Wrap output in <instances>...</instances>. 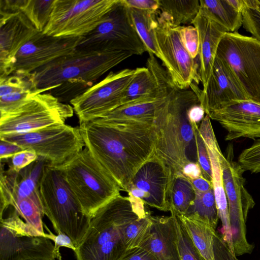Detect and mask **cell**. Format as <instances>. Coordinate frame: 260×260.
Returning <instances> with one entry per match:
<instances>
[{"label":"cell","instance_id":"10","mask_svg":"<svg viewBox=\"0 0 260 260\" xmlns=\"http://www.w3.org/2000/svg\"><path fill=\"white\" fill-rule=\"evenodd\" d=\"M216 57L229 66L248 98L260 103V42L238 32H226Z\"/></svg>","mask_w":260,"mask_h":260},{"label":"cell","instance_id":"23","mask_svg":"<svg viewBox=\"0 0 260 260\" xmlns=\"http://www.w3.org/2000/svg\"><path fill=\"white\" fill-rule=\"evenodd\" d=\"M192 24L197 29L199 37V74L204 88L210 76L217 49L226 28L209 12L201 8Z\"/></svg>","mask_w":260,"mask_h":260},{"label":"cell","instance_id":"16","mask_svg":"<svg viewBox=\"0 0 260 260\" xmlns=\"http://www.w3.org/2000/svg\"><path fill=\"white\" fill-rule=\"evenodd\" d=\"M80 38L54 37L37 31L16 53L11 74L27 76L54 60L73 52Z\"/></svg>","mask_w":260,"mask_h":260},{"label":"cell","instance_id":"22","mask_svg":"<svg viewBox=\"0 0 260 260\" xmlns=\"http://www.w3.org/2000/svg\"><path fill=\"white\" fill-rule=\"evenodd\" d=\"M210 118L205 116L199 131L207 146L212 168V183L217 205L218 217L222 223V237L230 251L235 255L230 222L228 204L223 186L222 172L219 154L221 151L215 137Z\"/></svg>","mask_w":260,"mask_h":260},{"label":"cell","instance_id":"44","mask_svg":"<svg viewBox=\"0 0 260 260\" xmlns=\"http://www.w3.org/2000/svg\"><path fill=\"white\" fill-rule=\"evenodd\" d=\"M119 260H157L146 249L138 247L127 249Z\"/></svg>","mask_w":260,"mask_h":260},{"label":"cell","instance_id":"8","mask_svg":"<svg viewBox=\"0 0 260 260\" xmlns=\"http://www.w3.org/2000/svg\"><path fill=\"white\" fill-rule=\"evenodd\" d=\"M24 149L34 150L39 158L51 165L60 166L83 149L79 127L56 124L24 134L0 137Z\"/></svg>","mask_w":260,"mask_h":260},{"label":"cell","instance_id":"30","mask_svg":"<svg viewBox=\"0 0 260 260\" xmlns=\"http://www.w3.org/2000/svg\"><path fill=\"white\" fill-rule=\"evenodd\" d=\"M195 197L196 190L190 180L182 174H173L169 195V211L185 214Z\"/></svg>","mask_w":260,"mask_h":260},{"label":"cell","instance_id":"42","mask_svg":"<svg viewBox=\"0 0 260 260\" xmlns=\"http://www.w3.org/2000/svg\"><path fill=\"white\" fill-rule=\"evenodd\" d=\"M213 248L215 260H239L230 251L222 236L217 232L214 237Z\"/></svg>","mask_w":260,"mask_h":260},{"label":"cell","instance_id":"9","mask_svg":"<svg viewBox=\"0 0 260 260\" xmlns=\"http://www.w3.org/2000/svg\"><path fill=\"white\" fill-rule=\"evenodd\" d=\"M225 157L221 151L219 161L222 172L223 186L228 201L230 222L235 253L236 256L250 254L254 246L248 243L245 222L249 210L255 203L245 187L244 170L238 162L233 160V148L228 149Z\"/></svg>","mask_w":260,"mask_h":260},{"label":"cell","instance_id":"1","mask_svg":"<svg viewBox=\"0 0 260 260\" xmlns=\"http://www.w3.org/2000/svg\"><path fill=\"white\" fill-rule=\"evenodd\" d=\"M79 127L85 148L127 192L137 171L155 153L154 126L93 121Z\"/></svg>","mask_w":260,"mask_h":260},{"label":"cell","instance_id":"34","mask_svg":"<svg viewBox=\"0 0 260 260\" xmlns=\"http://www.w3.org/2000/svg\"><path fill=\"white\" fill-rule=\"evenodd\" d=\"M12 206L25 222L34 227L44 236L42 218L44 215L43 210L31 199L24 198L16 201Z\"/></svg>","mask_w":260,"mask_h":260},{"label":"cell","instance_id":"18","mask_svg":"<svg viewBox=\"0 0 260 260\" xmlns=\"http://www.w3.org/2000/svg\"><path fill=\"white\" fill-rule=\"evenodd\" d=\"M48 162L38 159L19 171L8 167L5 169L1 162L0 217L5 211L16 201L32 199L43 210L40 193V183L45 166Z\"/></svg>","mask_w":260,"mask_h":260},{"label":"cell","instance_id":"26","mask_svg":"<svg viewBox=\"0 0 260 260\" xmlns=\"http://www.w3.org/2000/svg\"><path fill=\"white\" fill-rule=\"evenodd\" d=\"M201 8L212 14L228 32H238L242 25L243 0H200Z\"/></svg>","mask_w":260,"mask_h":260},{"label":"cell","instance_id":"4","mask_svg":"<svg viewBox=\"0 0 260 260\" xmlns=\"http://www.w3.org/2000/svg\"><path fill=\"white\" fill-rule=\"evenodd\" d=\"M133 54L124 51L101 52L76 49L28 75L37 90L62 92L92 86L101 76Z\"/></svg>","mask_w":260,"mask_h":260},{"label":"cell","instance_id":"32","mask_svg":"<svg viewBox=\"0 0 260 260\" xmlns=\"http://www.w3.org/2000/svg\"><path fill=\"white\" fill-rule=\"evenodd\" d=\"M54 1L18 0V10L38 31L43 32L50 20Z\"/></svg>","mask_w":260,"mask_h":260},{"label":"cell","instance_id":"50","mask_svg":"<svg viewBox=\"0 0 260 260\" xmlns=\"http://www.w3.org/2000/svg\"><path fill=\"white\" fill-rule=\"evenodd\" d=\"M54 260H55V259H54Z\"/></svg>","mask_w":260,"mask_h":260},{"label":"cell","instance_id":"48","mask_svg":"<svg viewBox=\"0 0 260 260\" xmlns=\"http://www.w3.org/2000/svg\"><path fill=\"white\" fill-rule=\"evenodd\" d=\"M182 174L190 180L203 176L201 167L198 162H188L182 170Z\"/></svg>","mask_w":260,"mask_h":260},{"label":"cell","instance_id":"27","mask_svg":"<svg viewBox=\"0 0 260 260\" xmlns=\"http://www.w3.org/2000/svg\"><path fill=\"white\" fill-rule=\"evenodd\" d=\"M176 213L194 245L202 256L205 260H215L213 245L214 237L216 233V228L202 220Z\"/></svg>","mask_w":260,"mask_h":260},{"label":"cell","instance_id":"46","mask_svg":"<svg viewBox=\"0 0 260 260\" xmlns=\"http://www.w3.org/2000/svg\"><path fill=\"white\" fill-rule=\"evenodd\" d=\"M24 150L19 145L4 140L0 139V159H6L16 153Z\"/></svg>","mask_w":260,"mask_h":260},{"label":"cell","instance_id":"35","mask_svg":"<svg viewBox=\"0 0 260 260\" xmlns=\"http://www.w3.org/2000/svg\"><path fill=\"white\" fill-rule=\"evenodd\" d=\"M44 93L34 88L17 90L0 96L1 117L11 114L24 106L34 96Z\"/></svg>","mask_w":260,"mask_h":260},{"label":"cell","instance_id":"14","mask_svg":"<svg viewBox=\"0 0 260 260\" xmlns=\"http://www.w3.org/2000/svg\"><path fill=\"white\" fill-rule=\"evenodd\" d=\"M74 111L51 93L38 94L16 112L0 117V137L65 123Z\"/></svg>","mask_w":260,"mask_h":260},{"label":"cell","instance_id":"33","mask_svg":"<svg viewBox=\"0 0 260 260\" xmlns=\"http://www.w3.org/2000/svg\"><path fill=\"white\" fill-rule=\"evenodd\" d=\"M150 213L130 222L123 232V241L126 249L140 246L150 235L152 221Z\"/></svg>","mask_w":260,"mask_h":260},{"label":"cell","instance_id":"6","mask_svg":"<svg viewBox=\"0 0 260 260\" xmlns=\"http://www.w3.org/2000/svg\"><path fill=\"white\" fill-rule=\"evenodd\" d=\"M58 167L83 210L90 217L120 193L118 184L86 148Z\"/></svg>","mask_w":260,"mask_h":260},{"label":"cell","instance_id":"12","mask_svg":"<svg viewBox=\"0 0 260 260\" xmlns=\"http://www.w3.org/2000/svg\"><path fill=\"white\" fill-rule=\"evenodd\" d=\"M51 240L28 224L14 210L0 218V260H54Z\"/></svg>","mask_w":260,"mask_h":260},{"label":"cell","instance_id":"40","mask_svg":"<svg viewBox=\"0 0 260 260\" xmlns=\"http://www.w3.org/2000/svg\"><path fill=\"white\" fill-rule=\"evenodd\" d=\"M180 34L182 43L190 56L198 58L199 53V37L197 28L193 25L180 26Z\"/></svg>","mask_w":260,"mask_h":260},{"label":"cell","instance_id":"2","mask_svg":"<svg viewBox=\"0 0 260 260\" xmlns=\"http://www.w3.org/2000/svg\"><path fill=\"white\" fill-rule=\"evenodd\" d=\"M199 103L192 90L181 89L175 85L156 111L154 154L173 174H182L183 166L188 162H198L195 129L199 125L192 124L187 111Z\"/></svg>","mask_w":260,"mask_h":260},{"label":"cell","instance_id":"24","mask_svg":"<svg viewBox=\"0 0 260 260\" xmlns=\"http://www.w3.org/2000/svg\"><path fill=\"white\" fill-rule=\"evenodd\" d=\"M150 235L140 246L152 253L157 260H182L173 216H150Z\"/></svg>","mask_w":260,"mask_h":260},{"label":"cell","instance_id":"25","mask_svg":"<svg viewBox=\"0 0 260 260\" xmlns=\"http://www.w3.org/2000/svg\"><path fill=\"white\" fill-rule=\"evenodd\" d=\"M168 93L154 100L121 105L94 121L110 124H139L153 126L156 111Z\"/></svg>","mask_w":260,"mask_h":260},{"label":"cell","instance_id":"20","mask_svg":"<svg viewBox=\"0 0 260 260\" xmlns=\"http://www.w3.org/2000/svg\"><path fill=\"white\" fill-rule=\"evenodd\" d=\"M227 132L225 141L260 138V103L247 99L235 101L208 115Z\"/></svg>","mask_w":260,"mask_h":260},{"label":"cell","instance_id":"15","mask_svg":"<svg viewBox=\"0 0 260 260\" xmlns=\"http://www.w3.org/2000/svg\"><path fill=\"white\" fill-rule=\"evenodd\" d=\"M135 69L111 72L104 79L71 100L80 124L102 118L121 106L123 92Z\"/></svg>","mask_w":260,"mask_h":260},{"label":"cell","instance_id":"5","mask_svg":"<svg viewBox=\"0 0 260 260\" xmlns=\"http://www.w3.org/2000/svg\"><path fill=\"white\" fill-rule=\"evenodd\" d=\"M40 193L44 215L57 234L68 235L77 248L88 229L91 217L83 210L58 166L49 163L45 166Z\"/></svg>","mask_w":260,"mask_h":260},{"label":"cell","instance_id":"19","mask_svg":"<svg viewBox=\"0 0 260 260\" xmlns=\"http://www.w3.org/2000/svg\"><path fill=\"white\" fill-rule=\"evenodd\" d=\"M198 85L192 83L190 88L198 96L206 115L235 101L249 99L229 66L217 57L206 87L201 89Z\"/></svg>","mask_w":260,"mask_h":260},{"label":"cell","instance_id":"36","mask_svg":"<svg viewBox=\"0 0 260 260\" xmlns=\"http://www.w3.org/2000/svg\"><path fill=\"white\" fill-rule=\"evenodd\" d=\"M174 218L178 248L182 260H205L194 245L179 216L170 211Z\"/></svg>","mask_w":260,"mask_h":260},{"label":"cell","instance_id":"29","mask_svg":"<svg viewBox=\"0 0 260 260\" xmlns=\"http://www.w3.org/2000/svg\"><path fill=\"white\" fill-rule=\"evenodd\" d=\"M135 29L145 45L148 54H152L161 62L163 57L158 48L153 31L156 12L129 7Z\"/></svg>","mask_w":260,"mask_h":260},{"label":"cell","instance_id":"41","mask_svg":"<svg viewBox=\"0 0 260 260\" xmlns=\"http://www.w3.org/2000/svg\"><path fill=\"white\" fill-rule=\"evenodd\" d=\"M38 158L39 157L34 150L24 149L16 153L9 158L1 160V161L7 162L8 167L16 171H19Z\"/></svg>","mask_w":260,"mask_h":260},{"label":"cell","instance_id":"49","mask_svg":"<svg viewBox=\"0 0 260 260\" xmlns=\"http://www.w3.org/2000/svg\"><path fill=\"white\" fill-rule=\"evenodd\" d=\"M190 181L196 191L206 192L213 189L212 182L209 181L203 176L190 180Z\"/></svg>","mask_w":260,"mask_h":260},{"label":"cell","instance_id":"28","mask_svg":"<svg viewBox=\"0 0 260 260\" xmlns=\"http://www.w3.org/2000/svg\"><path fill=\"white\" fill-rule=\"evenodd\" d=\"M200 9L198 0H159L158 11L176 27L192 24Z\"/></svg>","mask_w":260,"mask_h":260},{"label":"cell","instance_id":"31","mask_svg":"<svg viewBox=\"0 0 260 260\" xmlns=\"http://www.w3.org/2000/svg\"><path fill=\"white\" fill-rule=\"evenodd\" d=\"M184 215L202 220L216 228L219 217L213 189L206 192L196 190L195 199Z\"/></svg>","mask_w":260,"mask_h":260},{"label":"cell","instance_id":"45","mask_svg":"<svg viewBox=\"0 0 260 260\" xmlns=\"http://www.w3.org/2000/svg\"><path fill=\"white\" fill-rule=\"evenodd\" d=\"M130 8L156 12L159 9V0H124Z\"/></svg>","mask_w":260,"mask_h":260},{"label":"cell","instance_id":"17","mask_svg":"<svg viewBox=\"0 0 260 260\" xmlns=\"http://www.w3.org/2000/svg\"><path fill=\"white\" fill-rule=\"evenodd\" d=\"M173 174L154 154L137 171L127 192L146 205L169 211V195Z\"/></svg>","mask_w":260,"mask_h":260},{"label":"cell","instance_id":"47","mask_svg":"<svg viewBox=\"0 0 260 260\" xmlns=\"http://www.w3.org/2000/svg\"><path fill=\"white\" fill-rule=\"evenodd\" d=\"M205 112L200 104L191 106L187 111L189 121L193 126L199 125L205 117Z\"/></svg>","mask_w":260,"mask_h":260},{"label":"cell","instance_id":"43","mask_svg":"<svg viewBox=\"0 0 260 260\" xmlns=\"http://www.w3.org/2000/svg\"><path fill=\"white\" fill-rule=\"evenodd\" d=\"M44 226L48 232L46 233V237L54 242L55 251L58 260H61V257L59 252V248L66 247L75 251L76 249L71 239L63 233L57 234L52 233L47 226L44 224Z\"/></svg>","mask_w":260,"mask_h":260},{"label":"cell","instance_id":"11","mask_svg":"<svg viewBox=\"0 0 260 260\" xmlns=\"http://www.w3.org/2000/svg\"><path fill=\"white\" fill-rule=\"evenodd\" d=\"M117 0H55L43 32L54 37H81L93 30Z\"/></svg>","mask_w":260,"mask_h":260},{"label":"cell","instance_id":"21","mask_svg":"<svg viewBox=\"0 0 260 260\" xmlns=\"http://www.w3.org/2000/svg\"><path fill=\"white\" fill-rule=\"evenodd\" d=\"M37 31L21 12L0 13V78L11 74L16 53Z\"/></svg>","mask_w":260,"mask_h":260},{"label":"cell","instance_id":"3","mask_svg":"<svg viewBox=\"0 0 260 260\" xmlns=\"http://www.w3.org/2000/svg\"><path fill=\"white\" fill-rule=\"evenodd\" d=\"M150 212L140 200L119 193L91 217L89 226L74 251L77 260H119L127 250L122 236L126 225Z\"/></svg>","mask_w":260,"mask_h":260},{"label":"cell","instance_id":"7","mask_svg":"<svg viewBox=\"0 0 260 260\" xmlns=\"http://www.w3.org/2000/svg\"><path fill=\"white\" fill-rule=\"evenodd\" d=\"M76 49L101 52L124 51L133 55L147 52L124 0H117L102 22L81 37Z\"/></svg>","mask_w":260,"mask_h":260},{"label":"cell","instance_id":"39","mask_svg":"<svg viewBox=\"0 0 260 260\" xmlns=\"http://www.w3.org/2000/svg\"><path fill=\"white\" fill-rule=\"evenodd\" d=\"M196 141L197 149L198 162L203 176L212 182V168L210 158L206 144L201 136L199 126L195 129Z\"/></svg>","mask_w":260,"mask_h":260},{"label":"cell","instance_id":"38","mask_svg":"<svg viewBox=\"0 0 260 260\" xmlns=\"http://www.w3.org/2000/svg\"><path fill=\"white\" fill-rule=\"evenodd\" d=\"M238 162L245 171L260 173V138L255 139L251 146L241 152Z\"/></svg>","mask_w":260,"mask_h":260},{"label":"cell","instance_id":"37","mask_svg":"<svg viewBox=\"0 0 260 260\" xmlns=\"http://www.w3.org/2000/svg\"><path fill=\"white\" fill-rule=\"evenodd\" d=\"M242 26L260 42V0H243Z\"/></svg>","mask_w":260,"mask_h":260},{"label":"cell","instance_id":"13","mask_svg":"<svg viewBox=\"0 0 260 260\" xmlns=\"http://www.w3.org/2000/svg\"><path fill=\"white\" fill-rule=\"evenodd\" d=\"M153 31L163 57L162 64L175 85L186 89L192 83L199 85L201 82L199 61L192 58L185 49L180 37V26H174L158 10Z\"/></svg>","mask_w":260,"mask_h":260}]
</instances>
